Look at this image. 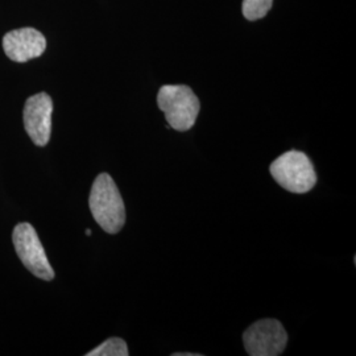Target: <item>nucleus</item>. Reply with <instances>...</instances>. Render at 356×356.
<instances>
[{"label":"nucleus","mask_w":356,"mask_h":356,"mask_svg":"<svg viewBox=\"0 0 356 356\" xmlns=\"http://www.w3.org/2000/svg\"><path fill=\"white\" fill-rule=\"evenodd\" d=\"M95 222L107 234H116L126 223V207L113 177L102 173L95 178L89 198Z\"/></svg>","instance_id":"obj_1"},{"label":"nucleus","mask_w":356,"mask_h":356,"mask_svg":"<svg viewBox=\"0 0 356 356\" xmlns=\"http://www.w3.org/2000/svg\"><path fill=\"white\" fill-rule=\"evenodd\" d=\"M159 108L165 114L169 127L185 132L195 124L201 103L186 85H165L157 95Z\"/></svg>","instance_id":"obj_2"},{"label":"nucleus","mask_w":356,"mask_h":356,"mask_svg":"<svg viewBox=\"0 0 356 356\" xmlns=\"http://www.w3.org/2000/svg\"><path fill=\"white\" fill-rule=\"evenodd\" d=\"M270 175L285 191L304 194L317 184V173L310 159L300 151L281 154L270 164Z\"/></svg>","instance_id":"obj_3"},{"label":"nucleus","mask_w":356,"mask_h":356,"mask_svg":"<svg viewBox=\"0 0 356 356\" xmlns=\"http://www.w3.org/2000/svg\"><path fill=\"white\" fill-rule=\"evenodd\" d=\"M13 242L20 261L32 275L41 280L54 279V270L32 225L19 223L13 229Z\"/></svg>","instance_id":"obj_4"},{"label":"nucleus","mask_w":356,"mask_h":356,"mask_svg":"<svg viewBox=\"0 0 356 356\" xmlns=\"http://www.w3.org/2000/svg\"><path fill=\"white\" fill-rule=\"evenodd\" d=\"M243 343L248 355H281L288 344V334L280 321L261 319L244 331Z\"/></svg>","instance_id":"obj_5"},{"label":"nucleus","mask_w":356,"mask_h":356,"mask_svg":"<svg viewBox=\"0 0 356 356\" xmlns=\"http://www.w3.org/2000/svg\"><path fill=\"white\" fill-rule=\"evenodd\" d=\"M53 101L47 92H38L26 99L24 106V127L26 134L38 147L51 140Z\"/></svg>","instance_id":"obj_6"},{"label":"nucleus","mask_w":356,"mask_h":356,"mask_svg":"<svg viewBox=\"0 0 356 356\" xmlns=\"http://www.w3.org/2000/svg\"><path fill=\"white\" fill-rule=\"evenodd\" d=\"M3 49L11 61L24 64L42 56L47 49V38L33 28L13 29L4 35Z\"/></svg>","instance_id":"obj_7"},{"label":"nucleus","mask_w":356,"mask_h":356,"mask_svg":"<svg viewBox=\"0 0 356 356\" xmlns=\"http://www.w3.org/2000/svg\"><path fill=\"white\" fill-rule=\"evenodd\" d=\"M127 343L120 338H110L88 353V356H128Z\"/></svg>","instance_id":"obj_8"},{"label":"nucleus","mask_w":356,"mask_h":356,"mask_svg":"<svg viewBox=\"0 0 356 356\" xmlns=\"http://www.w3.org/2000/svg\"><path fill=\"white\" fill-rule=\"evenodd\" d=\"M272 4L273 0H243V16L250 22L263 19L272 8Z\"/></svg>","instance_id":"obj_9"},{"label":"nucleus","mask_w":356,"mask_h":356,"mask_svg":"<svg viewBox=\"0 0 356 356\" xmlns=\"http://www.w3.org/2000/svg\"><path fill=\"white\" fill-rule=\"evenodd\" d=\"M86 235H88V236H90V235H91V229H86Z\"/></svg>","instance_id":"obj_10"}]
</instances>
